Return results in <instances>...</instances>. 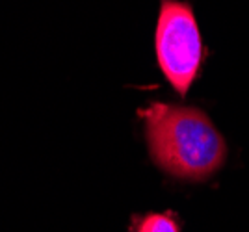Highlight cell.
I'll use <instances>...</instances> for the list:
<instances>
[{
  "instance_id": "3",
  "label": "cell",
  "mask_w": 249,
  "mask_h": 232,
  "mask_svg": "<svg viewBox=\"0 0 249 232\" xmlns=\"http://www.w3.org/2000/svg\"><path fill=\"white\" fill-rule=\"evenodd\" d=\"M136 232H178V225L167 214H149L138 219Z\"/></svg>"
},
{
  "instance_id": "2",
  "label": "cell",
  "mask_w": 249,
  "mask_h": 232,
  "mask_svg": "<svg viewBox=\"0 0 249 232\" xmlns=\"http://www.w3.org/2000/svg\"><path fill=\"white\" fill-rule=\"evenodd\" d=\"M156 58L162 73L180 95H186L203 60V43L188 4L162 0L156 26Z\"/></svg>"
},
{
  "instance_id": "1",
  "label": "cell",
  "mask_w": 249,
  "mask_h": 232,
  "mask_svg": "<svg viewBox=\"0 0 249 232\" xmlns=\"http://www.w3.org/2000/svg\"><path fill=\"white\" fill-rule=\"evenodd\" d=\"M140 116L145 121L151 156L169 175L201 180L223 164L225 141L203 112L153 102Z\"/></svg>"
}]
</instances>
